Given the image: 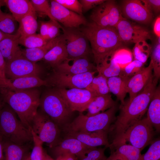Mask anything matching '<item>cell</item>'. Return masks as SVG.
<instances>
[{"instance_id":"44dd1931","label":"cell","mask_w":160,"mask_h":160,"mask_svg":"<svg viewBox=\"0 0 160 160\" xmlns=\"http://www.w3.org/2000/svg\"><path fill=\"white\" fill-rule=\"evenodd\" d=\"M42 86H48L47 81L36 76L25 77L14 80L7 79L5 81H0V87L12 90L25 89Z\"/></svg>"},{"instance_id":"db71d44e","label":"cell","mask_w":160,"mask_h":160,"mask_svg":"<svg viewBox=\"0 0 160 160\" xmlns=\"http://www.w3.org/2000/svg\"><path fill=\"white\" fill-rule=\"evenodd\" d=\"M14 35H11L5 33L0 30V42L4 39L10 37Z\"/></svg>"},{"instance_id":"e0dca14e","label":"cell","mask_w":160,"mask_h":160,"mask_svg":"<svg viewBox=\"0 0 160 160\" xmlns=\"http://www.w3.org/2000/svg\"><path fill=\"white\" fill-rule=\"evenodd\" d=\"M91 148H92L84 145L76 139L65 137L56 145L50 149L52 155L56 158L66 153L74 154L78 157Z\"/></svg>"},{"instance_id":"c3c4849f","label":"cell","mask_w":160,"mask_h":160,"mask_svg":"<svg viewBox=\"0 0 160 160\" xmlns=\"http://www.w3.org/2000/svg\"><path fill=\"white\" fill-rule=\"evenodd\" d=\"M49 25V21L47 22L42 21L41 23L39 34L47 41V36Z\"/></svg>"},{"instance_id":"52a82bcc","label":"cell","mask_w":160,"mask_h":160,"mask_svg":"<svg viewBox=\"0 0 160 160\" xmlns=\"http://www.w3.org/2000/svg\"><path fill=\"white\" fill-rule=\"evenodd\" d=\"M153 127L147 118L141 119L135 123L115 143L110 145V149L121 144L128 142L141 151L151 144L154 135Z\"/></svg>"},{"instance_id":"83f0119b","label":"cell","mask_w":160,"mask_h":160,"mask_svg":"<svg viewBox=\"0 0 160 160\" xmlns=\"http://www.w3.org/2000/svg\"><path fill=\"white\" fill-rule=\"evenodd\" d=\"M147 118L156 131L160 129V87H156L148 109Z\"/></svg>"},{"instance_id":"8fae6325","label":"cell","mask_w":160,"mask_h":160,"mask_svg":"<svg viewBox=\"0 0 160 160\" xmlns=\"http://www.w3.org/2000/svg\"><path fill=\"white\" fill-rule=\"evenodd\" d=\"M63 35L65 42L68 58L86 57L89 52L88 41L78 28L62 26Z\"/></svg>"},{"instance_id":"d590c367","label":"cell","mask_w":160,"mask_h":160,"mask_svg":"<svg viewBox=\"0 0 160 160\" xmlns=\"http://www.w3.org/2000/svg\"><path fill=\"white\" fill-rule=\"evenodd\" d=\"M151 51L150 47L146 41H140L135 44L132 55L135 60L144 64L149 57Z\"/></svg>"},{"instance_id":"cb8c5ba5","label":"cell","mask_w":160,"mask_h":160,"mask_svg":"<svg viewBox=\"0 0 160 160\" xmlns=\"http://www.w3.org/2000/svg\"><path fill=\"white\" fill-rule=\"evenodd\" d=\"M68 58L65 42L63 35L61 39L47 52L43 59L55 68Z\"/></svg>"},{"instance_id":"484cf974","label":"cell","mask_w":160,"mask_h":160,"mask_svg":"<svg viewBox=\"0 0 160 160\" xmlns=\"http://www.w3.org/2000/svg\"><path fill=\"white\" fill-rule=\"evenodd\" d=\"M117 105L109 94L96 96L89 104L86 116H92L103 112Z\"/></svg>"},{"instance_id":"7c38bea8","label":"cell","mask_w":160,"mask_h":160,"mask_svg":"<svg viewBox=\"0 0 160 160\" xmlns=\"http://www.w3.org/2000/svg\"><path fill=\"white\" fill-rule=\"evenodd\" d=\"M42 71L40 65L23 56L6 62L5 74L8 79L14 80L31 76L39 77Z\"/></svg>"},{"instance_id":"e575fe53","label":"cell","mask_w":160,"mask_h":160,"mask_svg":"<svg viewBox=\"0 0 160 160\" xmlns=\"http://www.w3.org/2000/svg\"><path fill=\"white\" fill-rule=\"evenodd\" d=\"M18 44L27 48H32L42 46L47 42L40 34H34L26 36H20L17 39Z\"/></svg>"},{"instance_id":"816d5d0a","label":"cell","mask_w":160,"mask_h":160,"mask_svg":"<svg viewBox=\"0 0 160 160\" xmlns=\"http://www.w3.org/2000/svg\"><path fill=\"white\" fill-rule=\"evenodd\" d=\"M153 31L155 34L158 37H160V17H158L156 19L153 25Z\"/></svg>"},{"instance_id":"d6986e66","label":"cell","mask_w":160,"mask_h":160,"mask_svg":"<svg viewBox=\"0 0 160 160\" xmlns=\"http://www.w3.org/2000/svg\"><path fill=\"white\" fill-rule=\"evenodd\" d=\"M153 64L151 60L149 65L143 67L140 71L130 77L126 84V92L129 96V100L141 92L153 76Z\"/></svg>"},{"instance_id":"30bf717a","label":"cell","mask_w":160,"mask_h":160,"mask_svg":"<svg viewBox=\"0 0 160 160\" xmlns=\"http://www.w3.org/2000/svg\"><path fill=\"white\" fill-rule=\"evenodd\" d=\"M97 71L72 74L54 71L46 81L48 86L56 89H85L91 82Z\"/></svg>"},{"instance_id":"603a6c76","label":"cell","mask_w":160,"mask_h":160,"mask_svg":"<svg viewBox=\"0 0 160 160\" xmlns=\"http://www.w3.org/2000/svg\"><path fill=\"white\" fill-rule=\"evenodd\" d=\"M19 34L5 38L0 42V51L6 62L22 57V49L19 46L17 39Z\"/></svg>"},{"instance_id":"d4e9b609","label":"cell","mask_w":160,"mask_h":160,"mask_svg":"<svg viewBox=\"0 0 160 160\" xmlns=\"http://www.w3.org/2000/svg\"><path fill=\"white\" fill-rule=\"evenodd\" d=\"M63 37L62 34L47 41L44 45L38 47L22 49V56L32 62L36 63L43 59L46 54Z\"/></svg>"},{"instance_id":"bcb514c9","label":"cell","mask_w":160,"mask_h":160,"mask_svg":"<svg viewBox=\"0 0 160 160\" xmlns=\"http://www.w3.org/2000/svg\"><path fill=\"white\" fill-rule=\"evenodd\" d=\"M140 1L143 5L152 13L153 12L158 13L160 11V0H141Z\"/></svg>"},{"instance_id":"681fc988","label":"cell","mask_w":160,"mask_h":160,"mask_svg":"<svg viewBox=\"0 0 160 160\" xmlns=\"http://www.w3.org/2000/svg\"><path fill=\"white\" fill-rule=\"evenodd\" d=\"M6 62L0 51V81H5L7 79L5 74Z\"/></svg>"},{"instance_id":"3957f363","label":"cell","mask_w":160,"mask_h":160,"mask_svg":"<svg viewBox=\"0 0 160 160\" xmlns=\"http://www.w3.org/2000/svg\"><path fill=\"white\" fill-rule=\"evenodd\" d=\"M0 94L3 102L11 108L23 125L31 130L32 120L39 106V90L36 87L12 90L0 87Z\"/></svg>"},{"instance_id":"5b68a950","label":"cell","mask_w":160,"mask_h":160,"mask_svg":"<svg viewBox=\"0 0 160 160\" xmlns=\"http://www.w3.org/2000/svg\"><path fill=\"white\" fill-rule=\"evenodd\" d=\"M117 105L105 111L92 116H87L82 113L65 126L62 131L91 132L104 130L108 132L111 125L116 118Z\"/></svg>"},{"instance_id":"836d02e7","label":"cell","mask_w":160,"mask_h":160,"mask_svg":"<svg viewBox=\"0 0 160 160\" xmlns=\"http://www.w3.org/2000/svg\"><path fill=\"white\" fill-rule=\"evenodd\" d=\"M17 22L12 15L0 12V30L3 32L11 35L19 34Z\"/></svg>"},{"instance_id":"7bdbcfd3","label":"cell","mask_w":160,"mask_h":160,"mask_svg":"<svg viewBox=\"0 0 160 160\" xmlns=\"http://www.w3.org/2000/svg\"><path fill=\"white\" fill-rule=\"evenodd\" d=\"M144 65L134 59L122 69V76L130 78L143 68Z\"/></svg>"},{"instance_id":"ab89813d","label":"cell","mask_w":160,"mask_h":160,"mask_svg":"<svg viewBox=\"0 0 160 160\" xmlns=\"http://www.w3.org/2000/svg\"><path fill=\"white\" fill-rule=\"evenodd\" d=\"M160 140L153 141L148 150L142 155L140 160H160Z\"/></svg>"},{"instance_id":"d6a6232c","label":"cell","mask_w":160,"mask_h":160,"mask_svg":"<svg viewBox=\"0 0 160 160\" xmlns=\"http://www.w3.org/2000/svg\"><path fill=\"white\" fill-rule=\"evenodd\" d=\"M85 89L96 96L106 95L110 92L107 79L99 73L97 76L94 77L91 83Z\"/></svg>"},{"instance_id":"1f68e13d","label":"cell","mask_w":160,"mask_h":160,"mask_svg":"<svg viewBox=\"0 0 160 160\" xmlns=\"http://www.w3.org/2000/svg\"><path fill=\"white\" fill-rule=\"evenodd\" d=\"M96 70L107 79L115 76H122V69L111 57L107 61L96 66Z\"/></svg>"},{"instance_id":"680465c9","label":"cell","mask_w":160,"mask_h":160,"mask_svg":"<svg viewBox=\"0 0 160 160\" xmlns=\"http://www.w3.org/2000/svg\"><path fill=\"white\" fill-rule=\"evenodd\" d=\"M5 4L4 0H0V12L1 11V7Z\"/></svg>"},{"instance_id":"f907efd6","label":"cell","mask_w":160,"mask_h":160,"mask_svg":"<svg viewBox=\"0 0 160 160\" xmlns=\"http://www.w3.org/2000/svg\"><path fill=\"white\" fill-rule=\"evenodd\" d=\"M55 160H79L77 157L74 154L66 153L56 158Z\"/></svg>"},{"instance_id":"4dcf8cb0","label":"cell","mask_w":160,"mask_h":160,"mask_svg":"<svg viewBox=\"0 0 160 160\" xmlns=\"http://www.w3.org/2000/svg\"><path fill=\"white\" fill-rule=\"evenodd\" d=\"M18 32L21 36H26L36 34L38 28L35 11L26 15L18 22Z\"/></svg>"},{"instance_id":"9f6ffc18","label":"cell","mask_w":160,"mask_h":160,"mask_svg":"<svg viewBox=\"0 0 160 160\" xmlns=\"http://www.w3.org/2000/svg\"><path fill=\"white\" fill-rule=\"evenodd\" d=\"M30 153L29 152L27 154L23 160H31L30 156Z\"/></svg>"},{"instance_id":"8992f818","label":"cell","mask_w":160,"mask_h":160,"mask_svg":"<svg viewBox=\"0 0 160 160\" xmlns=\"http://www.w3.org/2000/svg\"><path fill=\"white\" fill-rule=\"evenodd\" d=\"M45 92L40 97L41 110L59 127L61 131L70 122L74 112L66 101L55 88Z\"/></svg>"},{"instance_id":"5bb4252c","label":"cell","mask_w":160,"mask_h":160,"mask_svg":"<svg viewBox=\"0 0 160 160\" xmlns=\"http://www.w3.org/2000/svg\"><path fill=\"white\" fill-rule=\"evenodd\" d=\"M119 38L123 42L136 43L151 39L149 31L147 29L124 18L116 27Z\"/></svg>"},{"instance_id":"4316f807","label":"cell","mask_w":160,"mask_h":160,"mask_svg":"<svg viewBox=\"0 0 160 160\" xmlns=\"http://www.w3.org/2000/svg\"><path fill=\"white\" fill-rule=\"evenodd\" d=\"M4 1L18 22L26 15L35 11L29 0H4Z\"/></svg>"},{"instance_id":"ee69618b","label":"cell","mask_w":160,"mask_h":160,"mask_svg":"<svg viewBox=\"0 0 160 160\" xmlns=\"http://www.w3.org/2000/svg\"><path fill=\"white\" fill-rule=\"evenodd\" d=\"M64 7L80 15H83L81 5L77 0H55Z\"/></svg>"},{"instance_id":"7a4b0ae2","label":"cell","mask_w":160,"mask_h":160,"mask_svg":"<svg viewBox=\"0 0 160 160\" xmlns=\"http://www.w3.org/2000/svg\"><path fill=\"white\" fill-rule=\"evenodd\" d=\"M80 30L90 43L96 66L107 61L122 46L115 28L101 27L92 21Z\"/></svg>"},{"instance_id":"8d00e7d4","label":"cell","mask_w":160,"mask_h":160,"mask_svg":"<svg viewBox=\"0 0 160 160\" xmlns=\"http://www.w3.org/2000/svg\"><path fill=\"white\" fill-rule=\"evenodd\" d=\"M160 37L155 44L152 52H151V60L153 64V80L155 84H157L160 77Z\"/></svg>"},{"instance_id":"f6af8a7d","label":"cell","mask_w":160,"mask_h":160,"mask_svg":"<svg viewBox=\"0 0 160 160\" xmlns=\"http://www.w3.org/2000/svg\"><path fill=\"white\" fill-rule=\"evenodd\" d=\"M49 25L48 30L47 40L55 39L60 34V29L62 26L60 25L58 22L55 20L50 19Z\"/></svg>"},{"instance_id":"277c9868","label":"cell","mask_w":160,"mask_h":160,"mask_svg":"<svg viewBox=\"0 0 160 160\" xmlns=\"http://www.w3.org/2000/svg\"><path fill=\"white\" fill-rule=\"evenodd\" d=\"M0 136L3 141L21 146H30L33 143L31 130L17 119L15 113L5 103L0 110Z\"/></svg>"},{"instance_id":"b9f144b4","label":"cell","mask_w":160,"mask_h":160,"mask_svg":"<svg viewBox=\"0 0 160 160\" xmlns=\"http://www.w3.org/2000/svg\"><path fill=\"white\" fill-rule=\"evenodd\" d=\"M33 137V146L30 153L31 160H42L44 150L42 147L43 143L39 139L35 133L31 130Z\"/></svg>"},{"instance_id":"ac0fdd59","label":"cell","mask_w":160,"mask_h":160,"mask_svg":"<svg viewBox=\"0 0 160 160\" xmlns=\"http://www.w3.org/2000/svg\"><path fill=\"white\" fill-rule=\"evenodd\" d=\"M65 133V137L76 139L90 148H97L102 145H104L106 148L110 146L108 137V132L105 131L91 132H68Z\"/></svg>"},{"instance_id":"9c48e42d","label":"cell","mask_w":160,"mask_h":160,"mask_svg":"<svg viewBox=\"0 0 160 160\" xmlns=\"http://www.w3.org/2000/svg\"><path fill=\"white\" fill-rule=\"evenodd\" d=\"M90 17L92 22L104 27L115 28L124 19L121 9L114 0H105L96 7Z\"/></svg>"},{"instance_id":"f1b7e54d","label":"cell","mask_w":160,"mask_h":160,"mask_svg":"<svg viewBox=\"0 0 160 160\" xmlns=\"http://www.w3.org/2000/svg\"><path fill=\"white\" fill-rule=\"evenodd\" d=\"M130 78L121 76L111 77L107 79L109 92L115 95L121 105L125 103L124 98L127 93L126 84Z\"/></svg>"},{"instance_id":"11a10c76","label":"cell","mask_w":160,"mask_h":160,"mask_svg":"<svg viewBox=\"0 0 160 160\" xmlns=\"http://www.w3.org/2000/svg\"><path fill=\"white\" fill-rule=\"evenodd\" d=\"M42 160H54L44 150L43 153Z\"/></svg>"},{"instance_id":"9a60e30c","label":"cell","mask_w":160,"mask_h":160,"mask_svg":"<svg viewBox=\"0 0 160 160\" xmlns=\"http://www.w3.org/2000/svg\"><path fill=\"white\" fill-rule=\"evenodd\" d=\"M51 12L55 20L62 23L65 28H78L81 25L87 23L86 18L70 10L55 0L50 1Z\"/></svg>"},{"instance_id":"6f0895ef","label":"cell","mask_w":160,"mask_h":160,"mask_svg":"<svg viewBox=\"0 0 160 160\" xmlns=\"http://www.w3.org/2000/svg\"><path fill=\"white\" fill-rule=\"evenodd\" d=\"M4 103L1 99H0V110L3 106Z\"/></svg>"},{"instance_id":"60d3db41","label":"cell","mask_w":160,"mask_h":160,"mask_svg":"<svg viewBox=\"0 0 160 160\" xmlns=\"http://www.w3.org/2000/svg\"><path fill=\"white\" fill-rule=\"evenodd\" d=\"M36 12L48 16L50 19L54 20L51 12L50 5L47 0H30Z\"/></svg>"},{"instance_id":"74e56055","label":"cell","mask_w":160,"mask_h":160,"mask_svg":"<svg viewBox=\"0 0 160 160\" xmlns=\"http://www.w3.org/2000/svg\"><path fill=\"white\" fill-rule=\"evenodd\" d=\"M122 69L133 60V55L128 49L121 47L117 50L111 56Z\"/></svg>"},{"instance_id":"7dc6e473","label":"cell","mask_w":160,"mask_h":160,"mask_svg":"<svg viewBox=\"0 0 160 160\" xmlns=\"http://www.w3.org/2000/svg\"><path fill=\"white\" fill-rule=\"evenodd\" d=\"M105 0H80L79 1L81 3L83 12H85L95 7L100 4Z\"/></svg>"},{"instance_id":"ffe728a7","label":"cell","mask_w":160,"mask_h":160,"mask_svg":"<svg viewBox=\"0 0 160 160\" xmlns=\"http://www.w3.org/2000/svg\"><path fill=\"white\" fill-rule=\"evenodd\" d=\"M54 68L55 71L72 74L96 71H95L96 70V67L89 61L87 57L68 58Z\"/></svg>"},{"instance_id":"ba28073f","label":"cell","mask_w":160,"mask_h":160,"mask_svg":"<svg viewBox=\"0 0 160 160\" xmlns=\"http://www.w3.org/2000/svg\"><path fill=\"white\" fill-rule=\"evenodd\" d=\"M32 130L49 148L56 145L62 140V131L58 125L41 110H37L31 124Z\"/></svg>"},{"instance_id":"4fadbf2b","label":"cell","mask_w":160,"mask_h":160,"mask_svg":"<svg viewBox=\"0 0 160 160\" xmlns=\"http://www.w3.org/2000/svg\"><path fill=\"white\" fill-rule=\"evenodd\" d=\"M56 89L64 98L72 111H78L80 113L87 110L89 104L96 96L85 89Z\"/></svg>"},{"instance_id":"2e32d148","label":"cell","mask_w":160,"mask_h":160,"mask_svg":"<svg viewBox=\"0 0 160 160\" xmlns=\"http://www.w3.org/2000/svg\"><path fill=\"white\" fill-rule=\"evenodd\" d=\"M122 10L126 17L140 23H149L153 19L152 13L143 5L140 0L124 1Z\"/></svg>"},{"instance_id":"7402d4cb","label":"cell","mask_w":160,"mask_h":160,"mask_svg":"<svg viewBox=\"0 0 160 160\" xmlns=\"http://www.w3.org/2000/svg\"><path fill=\"white\" fill-rule=\"evenodd\" d=\"M111 150L109 160H140L142 155L139 149L126 143L118 145Z\"/></svg>"},{"instance_id":"6da1fadb","label":"cell","mask_w":160,"mask_h":160,"mask_svg":"<svg viewBox=\"0 0 160 160\" xmlns=\"http://www.w3.org/2000/svg\"><path fill=\"white\" fill-rule=\"evenodd\" d=\"M156 85L153 81L152 76L141 92L120 106L119 114L108 132L112 136V143L116 142L131 126L142 119L148 109Z\"/></svg>"},{"instance_id":"f35d334b","label":"cell","mask_w":160,"mask_h":160,"mask_svg":"<svg viewBox=\"0 0 160 160\" xmlns=\"http://www.w3.org/2000/svg\"><path fill=\"white\" fill-rule=\"evenodd\" d=\"M106 148H90L85 153L77 158L79 160H107L108 158L104 153Z\"/></svg>"},{"instance_id":"f5cc1de1","label":"cell","mask_w":160,"mask_h":160,"mask_svg":"<svg viewBox=\"0 0 160 160\" xmlns=\"http://www.w3.org/2000/svg\"><path fill=\"white\" fill-rule=\"evenodd\" d=\"M4 157L2 146V139L0 136V160H3Z\"/></svg>"},{"instance_id":"f546056e","label":"cell","mask_w":160,"mask_h":160,"mask_svg":"<svg viewBox=\"0 0 160 160\" xmlns=\"http://www.w3.org/2000/svg\"><path fill=\"white\" fill-rule=\"evenodd\" d=\"M3 160H23L29 152L30 146H21L2 140Z\"/></svg>"}]
</instances>
